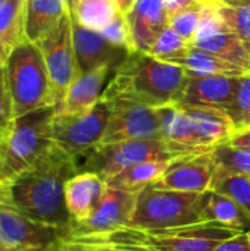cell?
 <instances>
[{
    "label": "cell",
    "instance_id": "6da1fadb",
    "mask_svg": "<svg viewBox=\"0 0 250 251\" xmlns=\"http://www.w3.org/2000/svg\"><path fill=\"white\" fill-rule=\"evenodd\" d=\"M80 172L78 159L55 144L32 166L6 184L7 193L28 218L63 235L72 222L65 203V184Z\"/></svg>",
    "mask_w": 250,
    "mask_h": 251
},
{
    "label": "cell",
    "instance_id": "7a4b0ae2",
    "mask_svg": "<svg viewBox=\"0 0 250 251\" xmlns=\"http://www.w3.org/2000/svg\"><path fill=\"white\" fill-rule=\"evenodd\" d=\"M189 82L186 69L147 53L133 51L113 72L105 99H122L158 109L181 101Z\"/></svg>",
    "mask_w": 250,
    "mask_h": 251
},
{
    "label": "cell",
    "instance_id": "3957f363",
    "mask_svg": "<svg viewBox=\"0 0 250 251\" xmlns=\"http://www.w3.org/2000/svg\"><path fill=\"white\" fill-rule=\"evenodd\" d=\"M242 232L218 222H200L175 228L121 226L94 237H65L75 241L121 251H212L218 244Z\"/></svg>",
    "mask_w": 250,
    "mask_h": 251
},
{
    "label": "cell",
    "instance_id": "277c9868",
    "mask_svg": "<svg viewBox=\"0 0 250 251\" xmlns=\"http://www.w3.org/2000/svg\"><path fill=\"white\" fill-rule=\"evenodd\" d=\"M55 113V107L49 106L12 121L7 131L1 135L0 184L10 182L56 144L52 134Z\"/></svg>",
    "mask_w": 250,
    "mask_h": 251
},
{
    "label": "cell",
    "instance_id": "5b68a950",
    "mask_svg": "<svg viewBox=\"0 0 250 251\" xmlns=\"http://www.w3.org/2000/svg\"><path fill=\"white\" fill-rule=\"evenodd\" d=\"M4 71L15 118L43 107H55L50 76L35 43L25 40L16 46L6 59Z\"/></svg>",
    "mask_w": 250,
    "mask_h": 251
},
{
    "label": "cell",
    "instance_id": "8992f818",
    "mask_svg": "<svg viewBox=\"0 0 250 251\" xmlns=\"http://www.w3.org/2000/svg\"><path fill=\"white\" fill-rule=\"evenodd\" d=\"M200 222L202 194L158 190L150 185L137 194L130 226L175 228Z\"/></svg>",
    "mask_w": 250,
    "mask_h": 251
},
{
    "label": "cell",
    "instance_id": "52a82bcc",
    "mask_svg": "<svg viewBox=\"0 0 250 251\" xmlns=\"http://www.w3.org/2000/svg\"><path fill=\"white\" fill-rule=\"evenodd\" d=\"M184 154L162 138L153 140H128L112 144H99L84 157L81 172L97 174L105 182H109L118 174L134 165L152 160H175Z\"/></svg>",
    "mask_w": 250,
    "mask_h": 251
},
{
    "label": "cell",
    "instance_id": "ba28073f",
    "mask_svg": "<svg viewBox=\"0 0 250 251\" xmlns=\"http://www.w3.org/2000/svg\"><path fill=\"white\" fill-rule=\"evenodd\" d=\"M111 118V103L105 97L83 113H55L53 141L75 159L84 157L102 144Z\"/></svg>",
    "mask_w": 250,
    "mask_h": 251
},
{
    "label": "cell",
    "instance_id": "9c48e42d",
    "mask_svg": "<svg viewBox=\"0 0 250 251\" xmlns=\"http://www.w3.org/2000/svg\"><path fill=\"white\" fill-rule=\"evenodd\" d=\"M62 232L38 224L18 209L9 197L7 185L0 184V250L56 251Z\"/></svg>",
    "mask_w": 250,
    "mask_h": 251
},
{
    "label": "cell",
    "instance_id": "30bf717a",
    "mask_svg": "<svg viewBox=\"0 0 250 251\" xmlns=\"http://www.w3.org/2000/svg\"><path fill=\"white\" fill-rule=\"evenodd\" d=\"M35 44L41 50L46 62L55 94V110L57 112L69 87L81 75L74 49L71 13L68 12L59 24Z\"/></svg>",
    "mask_w": 250,
    "mask_h": 251
},
{
    "label": "cell",
    "instance_id": "8fae6325",
    "mask_svg": "<svg viewBox=\"0 0 250 251\" xmlns=\"http://www.w3.org/2000/svg\"><path fill=\"white\" fill-rule=\"evenodd\" d=\"M215 3L203 4L193 46L250 72V51L239 35L224 24Z\"/></svg>",
    "mask_w": 250,
    "mask_h": 251
},
{
    "label": "cell",
    "instance_id": "7c38bea8",
    "mask_svg": "<svg viewBox=\"0 0 250 251\" xmlns=\"http://www.w3.org/2000/svg\"><path fill=\"white\" fill-rule=\"evenodd\" d=\"M109 103L111 118L102 144L161 138L156 109L122 99H113Z\"/></svg>",
    "mask_w": 250,
    "mask_h": 251
},
{
    "label": "cell",
    "instance_id": "4fadbf2b",
    "mask_svg": "<svg viewBox=\"0 0 250 251\" xmlns=\"http://www.w3.org/2000/svg\"><path fill=\"white\" fill-rule=\"evenodd\" d=\"M137 194H130L108 185L99 206L83 222H71L62 237H94L112 232L131 222Z\"/></svg>",
    "mask_w": 250,
    "mask_h": 251
},
{
    "label": "cell",
    "instance_id": "5bb4252c",
    "mask_svg": "<svg viewBox=\"0 0 250 251\" xmlns=\"http://www.w3.org/2000/svg\"><path fill=\"white\" fill-rule=\"evenodd\" d=\"M215 175L217 166L211 150H208L175 160L162 178L152 187L158 190L203 194L211 191Z\"/></svg>",
    "mask_w": 250,
    "mask_h": 251
},
{
    "label": "cell",
    "instance_id": "9a60e30c",
    "mask_svg": "<svg viewBox=\"0 0 250 251\" xmlns=\"http://www.w3.org/2000/svg\"><path fill=\"white\" fill-rule=\"evenodd\" d=\"M72 35L77 63L81 74L93 71L102 65H111L113 69H116L131 54L130 50L111 44L99 31L85 28L74 18Z\"/></svg>",
    "mask_w": 250,
    "mask_h": 251
},
{
    "label": "cell",
    "instance_id": "2e32d148",
    "mask_svg": "<svg viewBox=\"0 0 250 251\" xmlns=\"http://www.w3.org/2000/svg\"><path fill=\"white\" fill-rule=\"evenodd\" d=\"M240 76H192L184 90L180 104L193 107H211L230 112L236 100Z\"/></svg>",
    "mask_w": 250,
    "mask_h": 251
},
{
    "label": "cell",
    "instance_id": "e0dca14e",
    "mask_svg": "<svg viewBox=\"0 0 250 251\" xmlns=\"http://www.w3.org/2000/svg\"><path fill=\"white\" fill-rule=\"evenodd\" d=\"M125 16L130 25L134 51L149 53L159 34L169 26L165 0H136Z\"/></svg>",
    "mask_w": 250,
    "mask_h": 251
},
{
    "label": "cell",
    "instance_id": "ac0fdd59",
    "mask_svg": "<svg viewBox=\"0 0 250 251\" xmlns=\"http://www.w3.org/2000/svg\"><path fill=\"white\" fill-rule=\"evenodd\" d=\"M156 113L159 121V135L172 149L184 154H194L211 150L196 134L180 103L158 107Z\"/></svg>",
    "mask_w": 250,
    "mask_h": 251
},
{
    "label": "cell",
    "instance_id": "d6986e66",
    "mask_svg": "<svg viewBox=\"0 0 250 251\" xmlns=\"http://www.w3.org/2000/svg\"><path fill=\"white\" fill-rule=\"evenodd\" d=\"M108 184L93 172H80L65 184V203L72 222H83L99 206Z\"/></svg>",
    "mask_w": 250,
    "mask_h": 251
},
{
    "label": "cell",
    "instance_id": "ffe728a7",
    "mask_svg": "<svg viewBox=\"0 0 250 251\" xmlns=\"http://www.w3.org/2000/svg\"><path fill=\"white\" fill-rule=\"evenodd\" d=\"M115 69L111 65H102L93 71L81 74L69 87L59 113H83L90 110L103 96L108 75Z\"/></svg>",
    "mask_w": 250,
    "mask_h": 251
},
{
    "label": "cell",
    "instance_id": "44dd1931",
    "mask_svg": "<svg viewBox=\"0 0 250 251\" xmlns=\"http://www.w3.org/2000/svg\"><path fill=\"white\" fill-rule=\"evenodd\" d=\"M189 121L202 143L212 149L227 143L236 134V126L227 112L211 107H193L181 104Z\"/></svg>",
    "mask_w": 250,
    "mask_h": 251
},
{
    "label": "cell",
    "instance_id": "7402d4cb",
    "mask_svg": "<svg viewBox=\"0 0 250 251\" xmlns=\"http://www.w3.org/2000/svg\"><path fill=\"white\" fill-rule=\"evenodd\" d=\"M202 221L218 222L242 234L250 232V213L230 197L206 191L202 194Z\"/></svg>",
    "mask_w": 250,
    "mask_h": 251
},
{
    "label": "cell",
    "instance_id": "603a6c76",
    "mask_svg": "<svg viewBox=\"0 0 250 251\" xmlns=\"http://www.w3.org/2000/svg\"><path fill=\"white\" fill-rule=\"evenodd\" d=\"M69 12L68 0H25V35L37 43Z\"/></svg>",
    "mask_w": 250,
    "mask_h": 251
},
{
    "label": "cell",
    "instance_id": "cb8c5ba5",
    "mask_svg": "<svg viewBox=\"0 0 250 251\" xmlns=\"http://www.w3.org/2000/svg\"><path fill=\"white\" fill-rule=\"evenodd\" d=\"M175 160H152V162H143V163L134 165L131 168H127L121 174H118L115 178H112L106 184L112 188H116L130 194H139L144 188L159 181Z\"/></svg>",
    "mask_w": 250,
    "mask_h": 251
},
{
    "label": "cell",
    "instance_id": "d4e9b609",
    "mask_svg": "<svg viewBox=\"0 0 250 251\" xmlns=\"http://www.w3.org/2000/svg\"><path fill=\"white\" fill-rule=\"evenodd\" d=\"M192 76H212V75H222V76H243L250 74L243 68L233 65L209 51L200 50L197 47H192L189 56L178 63Z\"/></svg>",
    "mask_w": 250,
    "mask_h": 251
},
{
    "label": "cell",
    "instance_id": "484cf974",
    "mask_svg": "<svg viewBox=\"0 0 250 251\" xmlns=\"http://www.w3.org/2000/svg\"><path fill=\"white\" fill-rule=\"evenodd\" d=\"M25 40V0H6L0 7V49L9 54Z\"/></svg>",
    "mask_w": 250,
    "mask_h": 251
},
{
    "label": "cell",
    "instance_id": "4316f807",
    "mask_svg": "<svg viewBox=\"0 0 250 251\" xmlns=\"http://www.w3.org/2000/svg\"><path fill=\"white\" fill-rule=\"evenodd\" d=\"M116 12L119 10L113 0H74L69 7L71 16L93 31H102Z\"/></svg>",
    "mask_w": 250,
    "mask_h": 251
},
{
    "label": "cell",
    "instance_id": "83f0119b",
    "mask_svg": "<svg viewBox=\"0 0 250 251\" xmlns=\"http://www.w3.org/2000/svg\"><path fill=\"white\" fill-rule=\"evenodd\" d=\"M218 174L250 176V153L233 146L230 141L211 149Z\"/></svg>",
    "mask_w": 250,
    "mask_h": 251
},
{
    "label": "cell",
    "instance_id": "f1b7e54d",
    "mask_svg": "<svg viewBox=\"0 0 250 251\" xmlns=\"http://www.w3.org/2000/svg\"><path fill=\"white\" fill-rule=\"evenodd\" d=\"M193 44H190L183 37H180L171 26H167L155 40L147 54L162 62L178 65L181 60H184L189 56Z\"/></svg>",
    "mask_w": 250,
    "mask_h": 251
},
{
    "label": "cell",
    "instance_id": "f546056e",
    "mask_svg": "<svg viewBox=\"0 0 250 251\" xmlns=\"http://www.w3.org/2000/svg\"><path fill=\"white\" fill-rule=\"evenodd\" d=\"M211 191L224 194L250 213V176L246 175H215Z\"/></svg>",
    "mask_w": 250,
    "mask_h": 251
},
{
    "label": "cell",
    "instance_id": "4dcf8cb0",
    "mask_svg": "<svg viewBox=\"0 0 250 251\" xmlns=\"http://www.w3.org/2000/svg\"><path fill=\"white\" fill-rule=\"evenodd\" d=\"M215 7L224 24L231 32L239 35L250 51V6H227L217 1Z\"/></svg>",
    "mask_w": 250,
    "mask_h": 251
},
{
    "label": "cell",
    "instance_id": "1f68e13d",
    "mask_svg": "<svg viewBox=\"0 0 250 251\" xmlns=\"http://www.w3.org/2000/svg\"><path fill=\"white\" fill-rule=\"evenodd\" d=\"M228 116L236 126V132L250 128V74L240 76L236 100L228 112Z\"/></svg>",
    "mask_w": 250,
    "mask_h": 251
},
{
    "label": "cell",
    "instance_id": "d6a6232c",
    "mask_svg": "<svg viewBox=\"0 0 250 251\" xmlns=\"http://www.w3.org/2000/svg\"><path fill=\"white\" fill-rule=\"evenodd\" d=\"M111 44L116 46V47H122L130 50L131 53L134 51V46H133V38H131V31H130V25L127 21V16L121 12H116V15L108 22V25L99 31Z\"/></svg>",
    "mask_w": 250,
    "mask_h": 251
},
{
    "label": "cell",
    "instance_id": "836d02e7",
    "mask_svg": "<svg viewBox=\"0 0 250 251\" xmlns=\"http://www.w3.org/2000/svg\"><path fill=\"white\" fill-rule=\"evenodd\" d=\"M202 7L184 10V12H180V13H177V15H174V16L169 18V26L180 37H183L186 41H189L190 44H193V41L196 38L199 21H200V13H202Z\"/></svg>",
    "mask_w": 250,
    "mask_h": 251
},
{
    "label": "cell",
    "instance_id": "e575fe53",
    "mask_svg": "<svg viewBox=\"0 0 250 251\" xmlns=\"http://www.w3.org/2000/svg\"><path fill=\"white\" fill-rule=\"evenodd\" d=\"M13 119H15L13 104H12V97H10L9 87H7L6 71L3 66L0 69V132L1 134L7 131Z\"/></svg>",
    "mask_w": 250,
    "mask_h": 251
},
{
    "label": "cell",
    "instance_id": "d590c367",
    "mask_svg": "<svg viewBox=\"0 0 250 251\" xmlns=\"http://www.w3.org/2000/svg\"><path fill=\"white\" fill-rule=\"evenodd\" d=\"M56 251H121L111 249V247H103V246H96V244H87L81 241H75L71 238L60 237L57 241Z\"/></svg>",
    "mask_w": 250,
    "mask_h": 251
},
{
    "label": "cell",
    "instance_id": "8d00e7d4",
    "mask_svg": "<svg viewBox=\"0 0 250 251\" xmlns=\"http://www.w3.org/2000/svg\"><path fill=\"white\" fill-rule=\"evenodd\" d=\"M212 251H250V240L248 234H239L230 240L222 241Z\"/></svg>",
    "mask_w": 250,
    "mask_h": 251
},
{
    "label": "cell",
    "instance_id": "74e56055",
    "mask_svg": "<svg viewBox=\"0 0 250 251\" xmlns=\"http://www.w3.org/2000/svg\"><path fill=\"white\" fill-rule=\"evenodd\" d=\"M205 3L206 1H202V0H165V9H167L168 16L171 18L180 12L202 7Z\"/></svg>",
    "mask_w": 250,
    "mask_h": 251
},
{
    "label": "cell",
    "instance_id": "f35d334b",
    "mask_svg": "<svg viewBox=\"0 0 250 251\" xmlns=\"http://www.w3.org/2000/svg\"><path fill=\"white\" fill-rule=\"evenodd\" d=\"M230 143H231L233 146H236V147H239V149H243V150H246V151H249L250 153V128L249 129L237 131V132L231 137Z\"/></svg>",
    "mask_w": 250,
    "mask_h": 251
},
{
    "label": "cell",
    "instance_id": "ab89813d",
    "mask_svg": "<svg viewBox=\"0 0 250 251\" xmlns=\"http://www.w3.org/2000/svg\"><path fill=\"white\" fill-rule=\"evenodd\" d=\"M113 1H115L118 10L124 15H127L136 3V0H113Z\"/></svg>",
    "mask_w": 250,
    "mask_h": 251
},
{
    "label": "cell",
    "instance_id": "60d3db41",
    "mask_svg": "<svg viewBox=\"0 0 250 251\" xmlns=\"http://www.w3.org/2000/svg\"><path fill=\"white\" fill-rule=\"evenodd\" d=\"M227 6H250V0H220Z\"/></svg>",
    "mask_w": 250,
    "mask_h": 251
},
{
    "label": "cell",
    "instance_id": "b9f144b4",
    "mask_svg": "<svg viewBox=\"0 0 250 251\" xmlns=\"http://www.w3.org/2000/svg\"><path fill=\"white\" fill-rule=\"evenodd\" d=\"M7 56H9V54H7V53H6V51L3 50V49H0V69H1L3 66H4V63H6V59H7Z\"/></svg>",
    "mask_w": 250,
    "mask_h": 251
},
{
    "label": "cell",
    "instance_id": "7bdbcfd3",
    "mask_svg": "<svg viewBox=\"0 0 250 251\" xmlns=\"http://www.w3.org/2000/svg\"><path fill=\"white\" fill-rule=\"evenodd\" d=\"M72 3H74V0H68V7H71V6H72Z\"/></svg>",
    "mask_w": 250,
    "mask_h": 251
},
{
    "label": "cell",
    "instance_id": "ee69618b",
    "mask_svg": "<svg viewBox=\"0 0 250 251\" xmlns=\"http://www.w3.org/2000/svg\"><path fill=\"white\" fill-rule=\"evenodd\" d=\"M4 1H6V0H0V7L3 6V3H4Z\"/></svg>",
    "mask_w": 250,
    "mask_h": 251
},
{
    "label": "cell",
    "instance_id": "f6af8a7d",
    "mask_svg": "<svg viewBox=\"0 0 250 251\" xmlns=\"http://www.w3.org/2000/svg\"><path fill=\"white\" fill-rule=\"evenodd\" d=\"M208 1H211V3H215V1H220V0H208Z\"/></svg>",
    "mask_w": 250,
    "mask_h": 251
},
{
    "label": "cell",
    "instance_id": "bcb514c9",
    "mask_svg": "<svg viewBox=\"0 0 250 251\" xmlns=\"http://www.w3.org/2000/svg\"><path fill=\"white\" fill-rule=\"evenodd\" d=\"M1 135H3V134L0 132V147H1Z\"/></svg>",
    "mask_w": 250,
    "mask_h": 251
},
{
    "label": "cell",
    "instance_id": "7dc6e473",
    "mask_svg": "<svg viewBox=\"0 0 250 251\" xmlns=\"http://www.w3.org/2000/svg\"><path fill=\"white\" fill-rule=\"evenodd\" d=\"M202 1H206V3H211V1H208V0H202Z\"/></svg>",
    "mask_w": 250,
    "mask_h": 251
},
{
    "label": "cell",
    "instance_id": "c3c4849f",
    "mask_svg": "<svg viewBox=\"0 0 250 251\" xmlns=\"http://www.w3.org/2000/svg\"><path fill=\"white\" fill-rule=\"evenodd\" d=\"M248 235H249V240H250V232H248Z\"/></svg>",
    "mask_w": 250,
    "mask_h": 251
},
{
    "label": "cell",
    "instance_id": "681fc988",
    "mask_svg": "<svg viewBox=\"0 0 250 251\" xmlns=\"http://www.w3.org/2000/svg\"><path fill=\"white\" fill-rule=\"evenodd\" d=\"M0 251H1V250H0Z\"/></svg>",
    "mask_w": 250,
    "mask_h": 251
}]
</instances>
